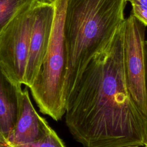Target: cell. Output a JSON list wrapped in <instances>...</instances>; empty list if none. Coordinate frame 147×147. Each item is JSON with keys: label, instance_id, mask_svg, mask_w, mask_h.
I'll return each mask as SVG.
<instances>
[{"label": "cell", "instance_id": "obj_15", "mask_svg": "<svg viewBox=\"0 0 147 147\" xmlns=\"http://www.w3.org/2000/svg\"><path fill=\"white\" fill-rule=\"evenodd\" d=\"M127 147H138V146H127Z\"/></svg>", "mask_w": 147, "mask_h": 147}, {"label": "cell", "instance_id": "obj_11", "mask_svg": "<svg viewBox=\"0 0 147 147\" xmlns=\"http://www.w3.org/2000/svg\"><path fill=\"white\" fill-rule=\"evenodd\" d=\"M132 6V14L147 26V0H126Z\"/></svg>", "mask_w": 147, "mask_h": 147}, {"label": "cell", "instance_id": "obj_12", "mask_svg": "<svg viewBox=\"0 0 147 147\" xmlns=\"http://www.w3.org/2000/svg\"><path fill=\"white\" fill-rule=\"evenodd\" d=\"M144 88L147 103V40L144 43Z\"/></svg>", "mask_w": 147, "mask_h": 147}, {"label": "cell", "instance_id": "obj_3", "mask_svg": "<svg viewBox=\"0 0 147 147\" xmlns=\"http://www.w3.org/2000/svg\"><path fill=\"white\" fill-rule=\"evenodd\" d=\"M67 0H57L55 16L48 50L40 69L29 87L40 111L59 121L64 115L67 55L64 18Z\"/></svg>", "mask_w": 147, "mask_h": 147}, {"label": "cell", "instance_id": "obj_14", "mask_svg": "<svg viewBox=\"0 0 147 147\" xmlns=\"http://www.w3.org/2000/svg\"><path fill=\"white\" fill-rule=\"evenodd\" d=\"M144 146H145V147H147V135H146V138L144 141Z\"/></svg>", "mask_w": 147, "mask_h": 147}, {"label": "cell", "instance_id": "obj_7", "mask_svg": "<svg viewBox=\"0 0 147 147\" xmlns=\"http://www.w3.org/2000/svg\"><path fill=\"white\" fill-rule=\"evenodd\" d=\"M47 121L33 107L26 88L22 91L20 109L16 123L7 138L16 144H26L40 141L51 130Z\"/></svg>", "mask_w": 147, "mask_h": 147}, {"label": "cell", "instance_id": "obj_10", "mask_svg": "<svg viewBox=\"0 0 147 147\" xmlns=\"http://www.w3.org/2000/svg\"><path fill=\"white\" fill-rule=\"evenodd\" d=\"M0 147H65L63 141L52 129L40 141L26 144L16 145L8 142L0 133Z\"/></svg>", "mask_w": 147, "mask_h": 147}, {"label": "cell", "instance_id": "obj_9", "mask_svg": "<svg viewBox=\"0 0 147 147\" xmlns=\"http://www.w3.org/2000/svg\"><path fill=\"white\" fill-rule=\"evenodd\" d=\"M32 1L33 0H0V36L17 13Z\"/></svg>", "mask_w": 147, "mask_h": 147}, {"label": "cell", "instance_id": "obj_5", "mask_svg": "<svg viewBox=\"0 0 147 147\" xmlns=\"http://www.w3.org/2000/svg\"><path fill=\"white\" fill-rule=\"evenodd\" d=\"M145 29L146 26L132 13L125 19L123 34L125 81L133 100L147 118L144 88V43Z\"/></svg>", "mask_w": 147, "mask_h": 147}, {"label": "cell", "instance_id": "obj_1", "mask_svg": "<svg viewBox=\"0 0 147 147\" xmlns=\"http://www.w3.org/2000/svg\"><path fill=\"white\" fill-rule=\"evenodd\" d=\"M125 21L90 60L66 99V125L83 147L144 146L147 118L133 100L125 81Z\"/></svg>", "mask_w": 147, "mask_h": 147}, {"label": "cell", "instance_id": "obj_2", "mask_svg": "<svg viewBox=\"0 0 147 147\" xmlns=\"http://www.w3.org/2000/svg\"><path fill=\"white\" fill-rule=\"evenodd\" d=\"M126 0H67L64 36L67 55V99L90 60L124 22Z\"/></svg>", "mask_w": 147, "mask_h": 147}, {"label": "cell", "instance_id": "obj_8", "mask_svg": "<svg viewBox=\"0 0 147 147\" xmlns=\"http://www.w3.org/2000/svg\"><path fill=\"white\" fill-rule=\"evenodd\" d=\"M22 84L12 79L0 65V133L7 138L19 113Z\"/></svg>", "mask_w": 147, "mask_h": 147}, {"label": "cell", "instance_id": "obj_6", "mask_svg": "<svg viewBox=\"0 0 147 147\" xmlns=\"http://www.w3.org/2000/svg\"><path fill=\"white\" fill-rule=\"evenodd\" d=\"M55 16V6L42 0L36 5L30 34L29 54L24 84L33 83L44 60L49 46Z\"/></svg>", "mask_w": 147, "mask_h": 147}, {"label": "cell", "instance_id": "obj_4", "mask_svg": "<svg viewBox=\"0 0 147 147\" xmlns=\"http://www.w3.org/2000/svg\"><path fill=\"white\" fill-rule=\"evenodd\" d=\"M38 1L33 0L24 6L0 36V65L12 79L22 84L24 82L34 10Z\"/></svg>", "mask_w": 147, "mask_h": 147}, {"label": "cell", "instance_id": "obj_13", "mask_svg": "<svg viewBox=\"0 0 147 147\" xmlns=\"http://www.w3.org/2000/svg\"><path fill=\"white\" fill-rule=\"evenodd\" d=\"M43 1L47 3H49L51 4H53V5H55L56 2L57 1V0H43Z\"/></svg>", "mask_w": 147, "mask_h": 147}]
</instances>
